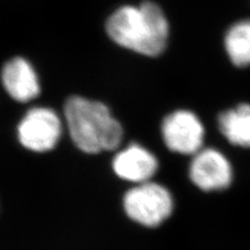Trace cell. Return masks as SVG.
<instances>
[{"mask_svg":"<svg viewBox=\"0 0 250 250\" xmlns=\"http://www.w3.org/2000/svg\"><path fill=\"white\" fill-rule=\"evenodd\" d=\"M226 53L234 66H250V19L240 20L228 29L224 38Z\"/></svg>","mask_w":250,"mask_h":250,"instance_id":"obj_10","label":"cell"},{"mask_svg":"<svg viewBox=\"0 0 250 250\" xmlns=\"http://www.w3.org/2000/svg\"><path fill=\"white\" fill-rule=\"evenodd\" d=\"M124 209L131 220L146 228H156L172 214L173 197L165 187L156 183L139 184L125 194Z\"/></svg>","mask_w":250,"mask_h":250,"instance_id":"obj_3","label":"cell"},{"mask_svg":"<svg viewBox=\"0 0 250 250\" xmlns=\"http://www.w3.org/2000/svg\"><path fill=\"white\" fill-rule=\"evenodd\" d=\"M62 132L58 114L49 107H34L24 115L18 125L19 142L26 149L46 152L57 146Z\"/></svg>","mask_w":250,"mask_h":250,"instance_id":"obj_4","label":"cell"},{"mask_svg":"<svg viewBox=\"0 0 250 250\" xmlns=\"http://www.w3.org/2000/svg\"><path fill=\"white\" fill-rule=\"evenodd\" d=\"M189 175L192 183L202 191H222L232 182V168L222 152L206 148L194 154Z\"/></svg>","mask_w":250,"mask_h":250,"instance_id":"obj_6","label":"cell"},{"mask_svg":"<svg viewBox=\"0 0 250 250\" xmlns=\"http://www.w3.org/2000/svg\"><path fill=\"white\" fill-rule=\"evenodd\" d=\"M159 168L155 156L143 146L131 144L116 154L113 161L115 173L124 181L142 184L149 182Z\"/></svg>","mask_w":250,"mask_h":250,"instance_id":"obj_8","label":"cell"},{"mask_svg":"<svg viewBox=\"0 0 250 250\" xmlns=\"http://www.w3.org/2000/svg\"><path fill=\"white\" fill-rule=\"evenodd\" d=\"M1 82L5 92L18 103H29L41 91L35 68L27 60L20 57L13 58L3 65Z\"/></svg>","mask_w":250,"mask_h":250,"instance_id":"obj_7","label":"cell"},{"mask_svg":"<svg viewBox=\"0 0 250 250\" xmlns=\"http://www.w3.org/2000/svg\"><path fill=\"white\" fill-rule=\"evenodd\" d=\"M108 37L124 48L147 57H158L166 49L169 23L161 7L152 1L139 6L124 5L106 22Z\"/></svg>","mask_w":250,"mask_h":250,"instance_id":"obj_1","label":"cell"},{"mask_svg":"<svg viewBox=\"0 0 250 250\" xmlns=\"http://www.w3.org/2000/svg\"><path fill=\"white\" fill-rule=\"evenodd\" d=\"M162 136L165 145L171 151L194 155L202 149L205 127L194 113L179 109L164 119Z\"/></svg>","mask_w":250,"mask_h":250,"instance_id":"obj_5","label":"cell"},{"mask_svg":"<svg viewBox=\"0 0 250 250\" xmlns=\"http://www.w3.org/2000/svg\"><path fill=\"white\" fill-rule=\"evenodd\" d=\"M218 127L230 144L250 148V104H241L222 112L218 117Z\"/></svg>","mask_w":250,"mask_h":250,"instance_id":"obj_9","label":"cell"},{"mask_svg":"<svg viewBox=\"0 0 250 250\" xmlns=\"http://www.w3.org/2000/svg\"><path fill=\"white\" fill-rule=\"evenodd\" d=\"M64 117L73 143L85 153L114 150L122 142L121 124L103 103L72 96L66 101Z\"/></svg>","mask_w":250,"mask_h":250,"instance_id":"obj_2","label":"cell"}]
</instances>
